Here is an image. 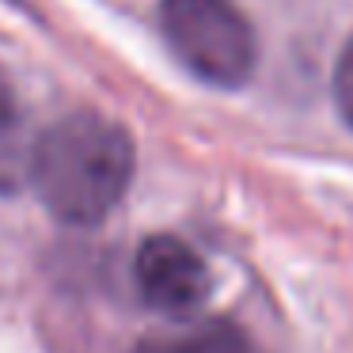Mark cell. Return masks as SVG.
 Here are the masks:
<instances>
[{"mask_svg": "<svg viewBox=\"0 0 353 353\" xmlns=\"http://www.w3.org/2000/svg\"><path fill=\"white\" fill-rule=\"evenodd\" d=\"M130 133L103 114H69L54 122L31 148V183L42 205L61 224H99L122 201L133 179Z\"/></svg>", "mask_w": 353, "mask_h": 353, "instance_id": "1", "label": "cell"}, {"mask_svg": "<svg viewBox=\"0 0 353 353\" xmlns=\"http://www.w3.org/2000/svg\"><path fill=\"white\" fill-rule=\"evenodd\" d=\"M160 27L171 54L198 80L239 88L259 65V42L232 0H160Z\"/></svg>", "mask_w": 353, "mask_h": 353, "instance_id": "2", "label": "cell"}, {"mask_svg": "<svg viewBox=\"0 0 353 353\" xmlns=\"http://www.w3.org/2000/svg\"><path fill=\"white\" fill-rule=\"evenodd\" d=\"M137 289L156 312L190 315L209 296V270L183 239L152 236L137 251Z\"/></svg>", "mask_w": 353, "mask_h": 353, "instance_id": "3", "label": "cell"}, {"mask_svg": "<svg viewBox=\"0 0 353 353\" xmlns=\"http://www.w3.org/2000/svg\"><path fill=\"white\" fill-rule=\"evenodd\" d=\"M133 353H254L247 334L224 319H205L183 330L152 334L133 345Z\"/></svg>", "mask_w": 353, "mask_h": 353, "instance_id": "4", "label": "cell"}, {"mask_svg": "<svg viewBox=\"0 0 353 353\" xmlns=\"http://www.w3.org/2000/svg\"><path fill=\"white\" fill-rule=\"evenodd\" d=\"M334 99H338L342 118L353 125V34H350V42H345L342 57L334 65Z\"/></svg>", "mask_w": 353, "mask_h": 353, "instance_id": "5", "label": "cell"}, {"mask_svg": "<svg viewBox=\"0 0 353 353\" xmlns=\"http://www.w3.org/2000/svg\"><path fill=\"white\" fill-rule=\"evenodd\" d=\"M16 118H19L16 88H12V80L4 77V69H0V133H4V130H16Z\"/></svg>", "mask_w": 353, "mask_h": 353, "instance_id": "6", "label": "cell"}]
</instances>
